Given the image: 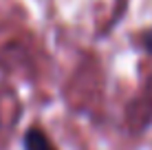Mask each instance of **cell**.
Returning a JSON list of instances; mask_svg holds the SVG:
<instances>
[{
  "label": "cell",
  "instance_id": "cell-1",
  "mask_svg": "<svg viewBox=\"0 0 152 150\" xmlns=\"http://www.w3.org/2000/svg\"><path fill=\"white\" fill-rule=\"evenodd\" d=\"M22 146H24V150H57L53 146V141L46 137V132L40 130V128H29L24 132Z\"/></svg>",
  "mask_w": 152,
  "mask_h": 150
},
{
  "label": "cell",
  "instance_id": "cell-2",
  "mask_svg": "<svg viewBox=\"0 0 152 150\" xmlns=\"http://www.w3.org/2000/svg\"><path fill=\"white\" fill-rule=\"evenodd\" d=\"M139 38V44H141V49L145 51V53H150L152 55V27H148V29H143L141 33L137 35Z\"/></svg>",
  "mask_w": 152,
  "mask_h": 150
}]
</instances>
